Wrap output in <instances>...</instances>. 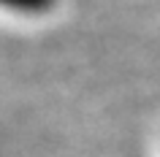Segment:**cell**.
I'll return each instance as SVG.
<instances>
[{"mask_svg":"<svg viewBox=\"0 0 160 157\" xmlns=\"http://www.w3.org/2000/svg\"><path fill=\"white\" fill-rule=\"evenodd\" d=\"M0 6H8V8H17V11H30V14H41V11L54 6V0H0Z\"/></svg>","mask_w":160,"mask_h":157,"instance_id":"6da1fadb","label":"cell"}]
</instances>
